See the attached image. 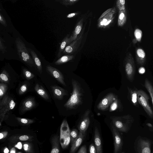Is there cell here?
Here are the masks:
<instances>
[{
  "mask_svg": "<svg viewBox=\"0 0 153 153\" xmlns=\"http://www.w3.org/2000/svg\"><path fill=\"white\" fill-rule=\"evenodd\" d=\"M111 21V20H110L109 21H108L104 25H108Z\"/></svg>",
  "mask_w": 153,
  "mask_h": 153,
  "instance_id": "816d5d0a",
  "label": "cell"
},
{
  "mask_svg": "<svg viewBox=\"0 0 153 153\" xmlns=\"http://www.w3.org/2000/svg\"><path fill=\"white\" fill-rule=\"evenodd\" d=\"M120 102L118 99L115 100L111 105L109 108V111L112 112L116 110L120 105Z\"/></svg>",
  "mask_w": 153,
  "mask_h": 153,
  "instance_id": "4316f807",
  "label": "cell"
},
{
  "mask_svg": "<svg viewBox=\"0 0 153 153\" xmlns=\"http://www.w3.org/2000/svg\"><path fill=\"white\" fill-rule=\"evenodd\" d=\"M57 1H59L60 3L63 5H68L72 4L75 2L77 1H78L77 0H64Z\"/></svg>",
  "mask_w": 153,
  "mask_h": 153,
  "instance_id": "d6a6232c",
  "label": "cell"
},
{
  "mask_svg": "<svg viewBox=\"0 0 153 153\" xmlns=\"http://www.w3.org/2000/svg\"><path fill=\"white\" fill-rule=\"evenodd\" d=\"M139 72L140 74H143L145 72V69L143 67H141L139 69Z\"/></svg>",
  "mask_w": 153,
  "mask_h": 153,
  "instance_id": "f6af8a7d",
  "label": "cell"
},
{
  "mask_svg": "<svg viewBox=\"0 0 153 153\" xmlns=\"http://www.w3.org/2000/svg\"><path fill=\"white\" fill-rule=\"evenodd\" d=\"M117 98L116 96L113 93L108 94L98 104V109L102 111L107 110L112 102Z\"/></svg>",
  "mask_w": 153,
  "mask_h": 153,
  "instance_id": "52a82bcc",
  "label": "cell"
},
{
  "mask_svg": "<svg viewBox=\"0 0 153 153\" xmlns=\"http://www.w3.org/2000/svg\"><path fill=\"white\" fill-rule=\"evenodd\" d=\"M23 148L25 151L27 153H32L33 152L32 146L30 143H25L23 146Z\"/></svg>",
  "mask_w": 153,
  "mask_h": 153,
  "instance_id": "f1b7e54d",
  "label": "cell"
},
{
  "mask_svg": "<svg viewBox=\"0 0 153 153\" xmlns=\"http://www.w3.org/2000/svg\"><path fill=\"white\" fill-rule=\"evenodd\" d=\"M51 88L54 97L59 100H62L65 96L68 95L67 90L59 86H53Z\"/></svg>",
  "mask_w": 153,
  "mask_h": 153,
  "instance_id": "4fadbf2b",
  "label": "cell"
},
{
  "mask_svg": "<svg viewBox=\"0 0 153 153\" xmlns=\"http://www.w3.org/2000/svg\"><path fill=\"white\" fill-rule=\"evenodd\" d=\"M134 35L137 39L140 41L142 36V31L139 29H136L134 32Z\"/></svg>",
  "mask_w": 153,
  "mask_h": 153,
  "instance_id": "1f68e13d",
  "label": "cell"
},
{
  "mask_svg": "<svg viewBox=\"0 0 153 153\" xmlns=\"http://www.w3.org/2000/svg\"><path fill=\"white\" fill-rule=\"evenodd\" d=\"M34 89L36 92L43 99L45 100L49 99L48 94L42 86L36 84L35 85Z\"/></svg>",
  "mask_w": 153,
  "mask_h": 153,
  "instance_id": "e0dca14e",
  "label": "cell"
},
{
  "mask_svg": "<svg viewBox=\"0 0 153 153\" xmlns=\"http://www.w3.org/2000/svg\"><path fill=\"white\" fill-rule=\"evenodd\" d=\"M128 88L130 93L131 102L134 105L137 106L138 105L137 93V90H132L128 87Z\"/></svg>",
  "mask_w": 153,
  "mask_h": 153,
  "instance_id": "ffe728a7",
  "label": "cell"
},
{
  "mask_svg": "<svg viewBox=\"0 0 153 153\" xmlns=\"http://www.w3.org/2000/svg\"><path fill=\"white\" fill-rule=\"evenodd\" d=\"M0 22L5 27L7 26L5 19L1 13H0Z\"/></svg>",
  "mask_w": 153,
  "mask_h": 153,
  "instance_id": "8d00e7d4",
  "label": "cell"
},
{
  "mask_svg": "<svg viewBox=\"0 0 153 153\" xmlns=\"http://www.w3.org/2000/svg\"><path fill=\"white\" fill-rule=\"evenodd\" d=\"M74 58L72 55H65L60 58L55 62L56 65H60L71 60Z\"/></svg>",
  "mask_w": 153,
  "mask_h": 153,
  "instance_id": "44dd1931",
  "label": "cell"
},
{
  "mask_svg": "<svg viewBox=\"0 0 153 153\" xmlns=\"http://www.w3.org/2000/svg\"><path fill=\"white\" fill-rule=\"evenodd\" d=\"M72 94L64 107L68 109H74L81 105L83 102V90L80 84L76 80L72 79Z\"/></svg>",
  "mask_w": 153,
  "mask_h": 153,
  "instance_id": "6da1fadb",
  "label": "cell"
},
{
  "mask_svg": "<svg viewBox=\"0 0 153 153\" xmlns=\"http://www.w3.org/2000/svg\"><path fill=\"white\" fill-rule=\"evenodd\" d=\"M146 125L147 126H149V127H150L152 128L153 127L152 125V124L151 123H146Z\"/></svg>",
  "mask_w": 153,
  "mask_h": 153,
  "instance_id": "f907efd6",
  "label": "cell"
},
{
  "mask_svg": "<svg viewBox=\"0 0 153 153\" xmlns=\"http://www.w3.org/2000/svg\"><path fill=\"white\" fill-rule=\"evenodd\" d=\"M111 128L114 138V153H117L122 148V139L118 131L113 125L111 126Z\"/></svg>",
  "mask_w": 153,
  "mask_h": 153,
  "instance_id": "9c48e42d",
  "label": "cell"
},
{
  "mask_svg": "<svg viewBox=\"0 0 153 153\" xmlns=\"http://www.w3.org/2000/svg\"><path fill=\"white\" fill-rule=\"evenodd\" d=\"M76 13H71L68 14L67 16V17L68 18H71L74 16Z\"/></svg>",
  "mask_w": 153,
  "mask_h": 153,
  "instance_id": "bcb514c9",
  "label": "cell"
},
{
  "mask_svg": "<svg viewBox=\"0 0 153 153\" xmlns=\"http://www.w3.org/2000/svg\"><path fill=\"white\" fill-rule=\"evenodd\" d=\"M16 103L8 94H5L0 101V126L1 122L7 118L9 111L13 109Z\"/></svg>",
  "mask_w": 153,
  "mask_h": 153,
  "instance_id": "3957f363",
  "label": "cell"
},
{
  "mask_svg": "<svg viewBox=\"0 0 153 153\" xmlns=\"http://www.w3.org/2000/svg\"><path fill=\"white\" fill-rule=\"evenodd\" d=\"M52 149L50 153H59V137L55 136L51 139Z\"/></svg>",
  "mask_w": 153,
  "mask_h": 153,
  "instance_id": "ac0fdd59",
  "label": "cell"
},
{
  "mask_svg": "<svg viewBox=\"0 0 153 153\" xmlns=\"http://www.w3.org/2000/svg\"><path fill=\"white\" fill-rule=\"evenodd\" d=\"M94 141L97 153H102V144L100 133L97 127L94 131Z\"/></svg>",
  "mask_w": 153,
  "mask_h": 153,
  "instance_id": "9a60e30c",
  "label": "cell"
},
{
  "mask_svg": "<svg viewBox=\"0 0 153 153\" xmlns=\"http://www.w3.org/2000/svg\"><path fill=\"white\" fill-rule=\"evenodd\" d=\"M16 150L14 147H13L10 151V153H16Z\"/></svg>",
  "mask_w": 153,
  "mask_h": 153,
  "instance_id": "7dc6e473",
  "label": "cell"
},
{
  "mask_svg": "<svg viewBox=\"0 0 153 153\" xmlns=\"http://www.w3.org/2000/svg\"><path fill=\"white\" fill-rule=\"evenodd\" d=\"M29 139L28 136L26 135L21 136L19 137V139L21 141H24L28 140Z\"/></svg>",
  "mask_w": 153,
  "mask_h": 153,
  "instance_id": "60d3db41",
  "label": "cell"
},
{
  "mask_svg": "<svg viewBox=\"0 0 153 153\" xmlns=\"http://www.w3.org/2000/svg\"><path fill=\"white\" fill-rule=\"evenodd\" d=\"M15 147L19 149H21L22 147V143L21 142H18L17 144L15 146Z\"/></svg>",
  "mask_w": 153,
  "mask_h": 153,
  "instance_id": "b9f144b4",
  "label": "cell"
},
{
  "mask_svg": "<svg viewBox=\"0 0 153 153\" xmlns=\"http://www.w3.org/2000/svg\"><path fill=\"white\" fill-rule=\"evenodd\" d=\"M79 134L78 133V131L76 129H72V130L71 131L70 143L71 145L76 139L78 136Z\"/></svg>",
  "mask_w": 153,
  "mask_h": 153,
  "instance_id": "484cf974",
  "label": "cell"
},
{
  "mask_svg": "<svg viewBox=\"0 0 153 153\" xmlns=\"http://www.w3.org/2000/svg\"><path fill=\"white\" fill-rule=\"evenodd\" d=\"M89 153H97L95 146L93 144H91L89 147Z\"/></svg>",
  "mask_w": 153,
  "mask_h": 153,
  "instance_id": "74e56055",
  "label": "cell"
},
{
  "mask_svg": "<svg viewBox=\"0 0 153 153\" xmlns=\"http://www.w3.org/2000/svg\"><path fill=\"white\" fill-rule=\"evenodd\" d=\"M85 135L79 132L76 139L71 145L70 153H74L82 142Z\"/></svg>",
  "mask_w": 153,
  "mask_h": 153,
  "instance_id": "2e32d148",
  "label": "cell"
},
{
  "mask_svg": "<svg viewBox=\"0 0 153 153\" xmlns=\"http://www.w3.org/2000/svg\"><path fill=\"white\" fill-rule=\"evenodd\" d=\"M152 153H153V152H152Z\"/></svg>",
  "mask_w": 153,
  "mask_h": 153,
  "instance_id": "db71d44e",
  "label": "cell"
},
{
  "mask_svg": "<svg viewBox=\"0 0 153 153\" xmlns=\"http://www.w3.org/2000/svg\"><path fill=\"white\" fill-rule=\"evenodd\" d=\"M46 69L49 74L59 83L66 86L64 76L62 73L57 69L48 65L46 67Z\"/></svg>",
  "mask_w": 153,
  "mask_h": 153,
  "instance_id": "8fae6325",
  "label": "cell"
},
{
  "mask_svg": "<svg viewBox=\"0 0 153 153\" xmlns=\"http://www.w3.org/2000/svg\"><path fill=\"white\" fill-rule=\"evenodd\" d=\"M113 125L119 131L127 132L134 122V119L130 115L110 117Z\"/></svg>",
  "mask_w": 153,
  "mask_h": 153,
  "instance_id": "7a4b0ae2",
  "label": "cell"
},
{
  "mask_svg": "<svg viewBox=\"0 0 153 153\" xmlns=\"http://www.w3.org/2000/svg\"><path fill=\"white\" fill-rule=\"evenodd\" d=\"M36 105L34 99L32 97H28L23 102L20 109L21 112L23 113L31 110Z\"/></svg>",
  "mask_w": 153,
  "mask_h": 153,
  "instance_id": "7c38bea8",
  "label": "cell"
},
{
  "mask_svg": "<svg viewBox=\"0 0 153 153\" xmlns=\"http://www.w3.org/2000/svg\"><path fill=\"white\" fill-rule=\"evenodd\" d=\"M137 93L139 103L143 107L148 115L150 118H153V112L149 103V96L142 90H137Z\"/></svg>",
  "mask_w": 153,
  "mask_h": 153,
  "instance_id": "8992f818",
  "label": "cell"
},
{
  "mask_svg": "<svg viewBox=\"0 0 153 153\" xmlns=\"http://www.w3.org/2000/svg\"><path fill=\"white\" fill-rule=\"evenodd\" d=\"M119 1L120 3L122 5H124L125 4V0H120Z\"/></svg>",
  "mask_w": 153,
  "mask_h": 153,
  "instance_id": "681fc988",
  "label": "cell"
},
{
  "mask_svg": "<svg viewBox=\"0 0 153 153\" xmlns=\"http://www.w3.org/2000/svg\"><path fill=\"white\" fill-rule=\"evenodd\" d=\"M16 119L19 123L23 125H28L34 123V120L25 118H22L19 117H16Z\"/></svg>",
  "mask_w": 153,
  "mask_h": 153,
  "instance_id": "d4e9b609",
  "label": "cell"
},
{
  "mask_svg": "<svg viewBox=\"0 0 153 153\" xmlns=\"http://www.w3.org/2000/svg\"><path fill=\"white\" fill-rule=\"evenodd\" d=\"M31 55L32 58L38 71L41 74L42 71L41 62L35 52L32 49L27 48Z\"/></svg>",
  "mask_w": 153,
  "mask_h": 153,
  "instance_id": "5bb4252c",
  "label": "cell"
},
{
  "mask_svg": "<svg viewBox=\"0 0 153 153\" xmlns=\"http://www.w3.org/2000/svg\"><path fill=\"white\" fill-rule=\"evenodd\" d=\"M71 130L67 121L64 120L60 128V143L62 148L64 149L69 145L71 141Z\"/></svg>",
  "mask_w": 153,
  "mask_h": 153,
  "instance_id": "5b68a950",
  "label": "cell"
},
{
  "mask_svg": "<svg viewBox=\"0 0 153 153\" xmlns=\"http://www.w3.org/2000/svg\"><path fill=\"white\" fill-rule=\"evenodd\" d=\"M77 153H87L86 146L84 145L79 149Z\"/></svg>",
  "mask_w": 153,
  "mask_h": 153,
  "instance_id": "f35d334b",
  "label": "cell"
},
{
  "mask_svg": "<svg viewBox=\"0 0 153 153\" xmlns=\"http://www.w3.org/2000/svg\"><path fill=\"white\" fill-rule=\"evenodd\" d=\"M23 73L25 77L27 80L30 79L34 76V75L33 74L25 68L23 69Z\"/></svg>",
  "mask_w": 153,
  "mask_h": 153,
  "instance_id": "83f0119b",
  "label": "cell"
},
{
  "mask_svg": "<svg viewBox=\"0 0 153 153\" xmlns=\"http://www.w3.org/2000/svg\"><path fill=\"white\" fill-rule=\"evenodd\" d=\"M27 84L26 83H24L20 87L19 90V94L22 95L25 93L27 90Z\"/></svg>",
  "mask_w": 153,
  "mask_h": 153,
  "instance_id": "f546056e",
  "label": "cell"
},
{
  "mask_svg": "<svg viewBox=\"0 0 153 153\" xmlns=\"http://www.w3.org/2000/svg\"><path fill=\"white\" fill-rule=\"evenodd\" d=\"M4 153H8L9 150L6 147L4 148Z\"/></svg>",
  "mask_w": 153,
  "mask_h": 153,
  "instance_id": "c3c4849f",
  "label": "cell"
},
{
  "mask_svg": "<svg viewBox=\"0 0 153 153\" xmlns=\"http://www.w3.org/2000/svg\"><path fill=\"white\" fill-rule=\"evenodd\" d=\"M138 153H151V143L147 139L140 138L137 142Z\"/></svg>",
  "mask_w": 153,
  "mask_h": 153,
  "instance_id": "30bf717a",
  "label": "cell"
},
{
  "mask_svg": "<svg viewBox=\"0 0 153 153\" xmlns=\"http://www.w3.org/2000/svg\"><path fill=\"white\" fill-rule=\"evenodd\" d=\"M71 41V38H68V36H66L62 40L60 44L57 56L59 58L61 56V53L64 51L67 45L69 44Z\"/></svg>",
  "mask_w": 153,
  "mask_h": 153,
  "instance_id": "d6986e66",
  "label": "cell"
},
{
  "mask_svg": "<svg viewBox=\"0 0 153 153\" xmlns=\"http://www.w3.org/2000/svg\"><path fill=\"white\" fill-rule=\"evenodd\" d=\"M108 21L106 18L103 19L100 22V25H104Z\"/></svg>",
  "mask_w": 153,
  "mask_h": 153,
  "instance_id": "ee69618b",
  "label": "cell"
},
{
  "mask_svg": "<svg viewBox=\"0 0 153 153\" xmlns=\"http://www.w3.org/2000/svg\"><path fill=\"white\" fill-rule=\"evenodd\" d=\"M81 29L82 26L80 25L79 24L76 26L75 30V36H76V37L77 35L79 33Z\"/></svg>",
  "mask_w": 153,
  "mask_h": 153,
  "instance_id": "d590c367",
  "label": "cell"
},
{
  "mask_svg": "<svg viewBox=\"0 0 153 153\" xmlns=\"http://www.w3.org/2000/svg\"><path fill=\"white\" fill-rule=\"evenodd\" d=\"M144 85L150 95L153 105V86L150 82L147 79L145 80Z\"/></svg>",
  "mask_w": 153,
  "mask_h": 153,
  "instance_id": "7402d4cb",
  "label": "cell"
},
{
  "mask_svg": "<svg viewBox=\"0 0 153 153\" xmlns=\"http://www.w3.org/2000/svg\"><path fill=\"white\" fill-rule=\"evenodd\" d=\"M8 132L6 131L1 132L0 133V139H4L7 135Z\"/></svg>",
  "mask_w": 153,
  "mask_h": 153,
  "instance_id": "ab89813d",
  "label": "cell"
},
{
  "mask_svg": "<svg viewBox=\"0 0 153 153\" xmlns=\"http://www.w3.org/2000/svg\"><path fill=\"white\" fill-rule=\"evenodd\" d=\"M18 153H22V152H18Z\"/></svg>",
  "mask_w": 153,
  "mask_h": 153,
  "instance_id": "f5cc1de1",
  "label": "cell"
},
{
  "mask_svg": "<svg viewBox=\"0 0 153 153\" xmlns=\"http://www.w3.org/2000/svg\"><path fill=\"white\" fill-rule=\"evenodd\" d=\"M90 112L91 111L89 109L85 111L78 125V128L79 132L84 135L90 123Z\"/></svg>",
  "mask_w": 153,
  "mask_h": 153,
  "instance_id": "ba28073f",
  "label": "cell"
},
{
  "mask_svg": "<svg viewBox=\"0 0 153 153\" xmlns=\"http://www.w3.org/2000/svg\"><path fill=\"white\" fill-rule=\"evenodd\" d=\"M15 42L17 53L20 59L29 66L31 67H35L32 57L22 41L19 37H18L16 38Z\"/></svg>",
  "mask_w": 153,
  "mask_h": 153,
  "instance_id": "277c9868",
  "label": "cell"
},
{
  "mask_svg": "<svg viewBox=\"0 0 153 153\" xmlns=\"http://www.w3.org/2000/svg\"><path fill=\"white\" fill-rule=\"evenodd\" d=\"M8 85L5 83L1 82L0 83V100H1L6 94L7 90Z\"/></svg>",
  "mask_w": 153,
  "mask_h": 153,
  "instance_id": "cb8c5ba5",
  "label": "cell"
},
{
  "mask_svg": "<svg viewBox=\"0 0 153 153\" xmlns=\"http://www.w3.org/2000/svg\"><path fill=\"white\" fill-rule=\"evenodd\" d=\"M4 40L2 38H0V50L2 53H4L6 51V47L4 43Z\"/></svg>",
  "mask_w": 153,
  "mask_h": 153,
  "instance_id": "836d02e7",
  "label": "cell"
},
{
  "mask_svg": "<svg viewBox=\"0 0 153 153\" xmlns=\"http://www.w3.org/2000/svg\"><path fill=\"white\" fill-rule=\"evenodd\" d=\"M137 53L138 56L142 58L145 56V54L144 51L141 49H139L137 51Z\"/></svg>",
  "mask_w": 153,
  "mask_h": 153,
  "instance_id": "e575fe53",
  "label": "cell"
},
{
  "mask_svg": "<svg viewBox=\"0 0 153 153\" xmlns=\"http://www.w3.org/2000/svg\"><path fill=\"white\" fill-rule=\"evenodd\" d=\"M0 81L1 82L5 83L9 82V75L8 73L5 70H3L0 74Z\"/></svg>",
  "mask_w": 153,
  "mask_h": 153,
  "instance_id": "603a6c76",
  "label": "cell"
},
{
  "mask_svg": "<svg viewBox=\"0 0 153 153\" xmlns=\"http://www.w3.org/2000/svg\"><path fill=\"white\" fill-rule=\"evenodd\" d=\"M111 10V9H108L107 10L105 11V12H104L101 15V16H100V19H101L103 17L105 14L108 13L109 12H110Z\"/></svg>",
  "mask_w": 153,
  "mask_h": 153,
  "instance_id": "7bdbcfd3",
  "label": "cell"
},
{
  "mask_svg": "<svg viewBox=\"0 0 153 153\" xmlns=\"http://www.w3.org/2000/svg\"></svg>",
  "mask_w": 153,
  "mask_h": 153,
  "instance_id": "11a10c76",
  "label": "cell"
},
{
  "mask_svg": "<svg viewBox=\"0 0 153 153\" xmlns=\"http://www.w3.org/2000/svg\"><path fill=\"white\" fill-rule=\"evenodd\" d=\"M126 19L124 14L123 12L120 13L118 18V24L119 25H122L125 22Z\"/></svg>",
  "mask_w": 153,
  "mask_h": 153,
  "instance_id": "4dcf8cb0",
  "label": "cell"
}]
</instances>
